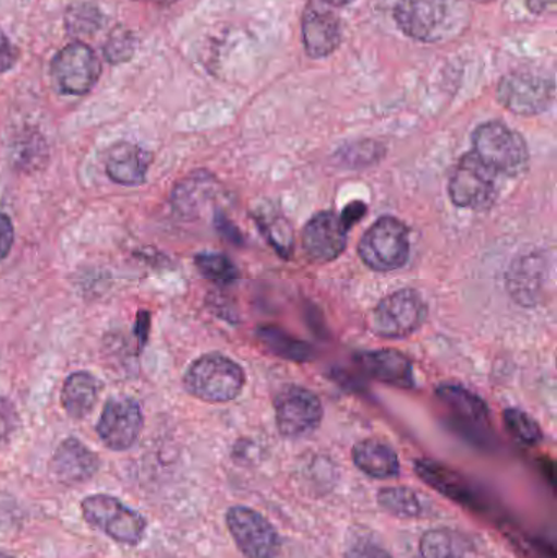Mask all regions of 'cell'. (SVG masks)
<instances>
[{"label": "cell", "mask_w": 557, "mask_h": 558, "mask_svg": "<svg viewBox=\"0 0 557 558\" xmlns=\"http://www.w3.org/2000/svg\"><path fill=\"white\" fill-rule=\"evenodd\" d=\"M245 374L231 357L209 353L193 361L183 377L186 392L209 403L238 399L244 389Z\"/></svg>", "instance_id": "obj_1"}, {"label": "cell", "mask_w": 557, "mask_h": 558, "mask_svg": "<svg viewBox=\"0 0 557 558\" xmlns=\"http://www.w3.org/2000/svg\"><path fill=\"white\" fill-rule=\"evenodd\" d=\"M473 153L497 175L519 177L529 167L525 140L499 121L481 124L474 131Z\"/></svg>", "instance_id": "obj_2"}, {"label": "cell", "mask_w": 557, "mask_h": 558, "mask_svg": "<svg viewBox=\"0 0 557 558\" xmlns=\"http://www.w3.org/2000/svg\"><path fill=\"white\" fill-rule=\"evenodd\" d=\"M363 264L375 271H395L404 267L411 254L409 229L392 216H383L363 234L359 244Z\"/></svg>", "instance_id": "obj_3"}, {"label": "cell", "mask_w": 557, "mask_h": 558, "mask_svg": "<svg viewBox=\"0 0 557 558\" xmlns=\"http://www.w3.org/2000/svg\"><path fill=\"white\" fill-rule=\"evenodd\" d=\"M82 514L92 527L126 546H136L146 533L147 523L143 514L131 510L110 495H92L85 498L82 501Z\"/></svg>", "instance_id": "obj_4"}, {"label": "cell", "mask_w": 557, "mask_h": 558, "mask_svg": "<svg viewBox=\"0 0 557 558\" xmlns=\"http://www.w3.org/2000/svg\"><path fill=\"white\" fill-rule=\"evenodd\" d=\"M428 307L414 289H401L386 295L372 315V328L388 340L411 337L427 320Z\"/></svg>", "instance_id": "obj_5"}, {"label": "cell", "mask_w": 557, "mask_h": 558, "mask_svg": "<svg viewBox=\"0 0 557 558\" xmlns=\"http://www.w3.org/2000/svg\"><path fill=\"white\" fill-rule=\"evenodd\" d=\"M451 203L458 208L484 211L497 198V173L474 153L461 157L448 183Z\"/></svg>", "instance_id": "obj_6"}, {"label": "cell", "mask_w": 557, "mask_h": 558, "mask_svg": "<svg viewBox=\"0 0 557 558\" xmlns=\"http://www.w3.org/2000/svg\"><path fill=\"white\" fill-rule=\"evenodd\" d=\"M226 524L239 550L247 558H277L281 539L274 524L247 507L229 508Z\"/></svg>", "instance_id": "obj_7"}, {"label": "cell", "mask_w": 557, "mask_h": 558, "mask_svg": "<svg viewBox=\"0 0 557 558\" xmlns=\"http://www.w3.org/2000/svg\"><path fill=\"white\" fill-rule=\"evenodd\" d=\"M323 403L316 393L300 386H288L275 399L278 432L284 438H304L319 428Z\"/></svg>", "instance_id": "obj_8"}, {"label": "cell", "mask_w": 557, "mask_h": 558, "mask_svg": "<svg viewBox=\"0 0 557 558\" xmlns=\"http://www.w3.org/2000/svg\"><path fill=\"white\" fill-rule=\"evenodd\" d=\"M101 64L97 54L84 43L65 46L52 59L51 75L56 87L65 95L88 94L97 84Z\"/></svg>", "instance_id": "obj_9"}, {"label": "cell", "mask_w": 557, "mask_h": 558, "mask_svg": "<svg viewBox=\"0 0 557 558\" xmlns=\"http://www.w3.org/2000/svg\"><path fill=\"white\" fill-rule=\"evenodd\" d=\"M497 98L512 113L535 117L555 100V84L532 72H513L500 81Z\"/></svg>", "instance_id": "obj_10"}, {"label": "cell", "mask_w": 557, "mask_h": 558, "mask_svg": "<svg viewBox=\"0 0 557 558\" xmlns=\"http://www.w3.org/2000/svg\"><path fill=\"white\" fill-rule=\"evenodd\" d=\"M144 418L140 403L130 397H113L105 403L97 435L111 451H126L140 438Z\"/></svg>", "instance_id": "obj_11"}, {"label": "cell", "mask_w": 557, "mask_h": 558, "mask_svg": "<svg viewBox=\"0 0 557 558\" xmlns=\"http://www.w3.org/2000/svg\"><path fill=\"white\" fill-rule=\"evenodd\" d=\"M451 0H399L395 19L399 28L417 41H437L450 22Z\"/></svg>", "instance_id": "obj_12"}, {"label": "cell", "mask_w": 557, "mask_h": 558, "mask_svg": "<svg viewBox=\"0 0 557 558\" xmlns=\"http://www.w3.org/2000/svg\"><path fill=\"white\" fill-rule=\"evenodd\" d=\"M349 231L337 213H317L303 229L304 252L314 264H329L346 251Z\"/></svg>", "instance_id": "obj_13"}, {"label": "cell", "mask_w": 557, "mask_h": 558, "mask_svg": "<svg viewBox=\"0 0 557 558\" xmlns=\"http://www.w3.org/2000/svg\"><path fill=\"white\" fill-rule=\"evenodd\" d=\"M342 39L340 19L323 0L307 3L303 16V41L311 58H326L339 48Z\"/></svg>", "instance_id": "obj_14"}, {"label": "cell", "mask_w": 557, "mask_h": 558, "mask_svg": "<svg viewBox=\"0 0 557 558\" xmlns=\"http://www.w3.org/2000/svg\"><path fill=\"white\" fill-rule=\"evenodd\" d=\"M100 468V459L84 442L68 438L58 446L51 459V474L65 485L90 481Z\"/></svg>", "instance_id": "obj_15"}, {"label": "cell", "mask_w": 557, "mask_h": 558, "mask_svg": "<svg viewBox=\"0 0 557 558\" xmlns=\"http://www.w3.org/2000/svg\"><path fill=\"white\" fill-rule=\"evenodd\" d=\"M150 162L153 156L143 147L131 143H117L108 149L105 157V172L118 185H143Z\"/></svg>", "instance_id": "obj_16"}, {"label": "cell", "mask_w": 557, "mask_h": 558, "mask_svg": "<svg viewBox=\"0 0 557 558\" xmlns=\"http://www.w3.org/2000/svg\"><path fill=\"white\" fill-rule=\"evenodd\" d=\"M356 363L366 374L388 386L412 389L415 384L414 366L404 353L398 350L363 351L356 356Z\"/></svg>", "instance_id": "obj_17"}, {"label": "cell", "mask_w": 557, "mask_h": 558, "mask_svg": "<svg viewBox=\"0 0 557 558\" xmlns=\"http://www.w3.org/2000/svg\"><path fill=\"white\" fill-rule=\"evenodd\" d=\"M415 472L419 477L431 485L434 490L440 492L444 497L464 505V507H476L477 500L473 488L468 484L463 475L455 472L453 469L440 464V462L431 461V459H417L414 462Z\"/></svg>", "instance_id": "obj_18"}, {"label": "cell", "mask_w": 557, "mask_h": 558, "mask_svg": "<svg viewBox=\"0 0 557 558\" xmlns=\"http://www.w3.org/2000/svg\"><path fill=\"white\" fill-rule=\"evenodd\" d=\"M353 462L356 468L373 478L398 477L401 472L398 454L391 446L378 439H363L353 448Z\"/></svg>", "instance_id": "obj_19"}, {"label": "cell", "mask_w": 557, "mask_h": 558, "mask_svg": "<svg viewBox=\"0 0 557 558\" xmlns=\"http://www.w3.org/2000/svg\"><path fill=\"white\" fill-rule=\"evenodd\" d=\"M422 558H480L476 544L450 527L427 531L421 539Z\"/></svg>", "instance_id": "obj_20"}, {"label": "cell", "mask_w": 557, "mask_h": 558, "mask_svg": "<svg viewBox=\"0 0 557 558\" xmlns=\"http://www.w3.org/2000/svg\"><path fill=\"white\" fill-rule=\"evenodd\" d=\"M437 397L464 425L476 426V428L489 425V409L486 402L471 390L457 384H445L438 387Z\"/></svg>", "instance_id": "obj_21"}, {"label": "cell", "mask_w": 557, "mask_h": 558, "mask_svg": "<svg viewBox=\"0 0 557 558\" xmlns=\"http://www.w3.org/2000/svg\"><path fill=\"white\" fill-rule=\"evenodd\" d=\"M215 192L216 180L209 173H192L173 190L172 206L180 215L192 218L205 208Z\"/></svg>", "instance_id": "obj_22"}, {"label": "cell", "mask_w": 557, "mask_h": 558, "mask_svg": "<svg viewBox=\"0 0 557 558\" xmlns=\"http://www.w3.org/2000/svg\"><path fill=\"white\" fill-rule=\"evenodd\" d=\"M98 390H100V386L92 374L85 373V371L72 373L62 387V407L72 418H85L97 403Z\"/></svg>", "instance_id": "obj_23"}, {"label": "cell", "mask_w": 557, "mask_h": 558, "mask_svg": "<svg viewBox=\"0 0 557 558\" xmlns=\"http://www.w3.org/2000/svg\"><path fill=\"white\" fill-rule=\"evenodd\" d=\"M257 335L270 353L277 354L283 360L310 361L313 357V348L310 344L291 337L280 328L267 325V327L258 328Z\"/></svg>", "instance_id": "obj_24"}, {"label": "cell", "mask_w": 557, "mask_h": 558, "mask_svg": "<svg viewBox=\"0 0 557 558\" xmlns=\"http://www.w3.org/2000/svg\"><path fill=\"white\" fill-rule=\"evenodd\" d=\"M378 504L383 510L402 520H412L422 514L421 498L408 487L382 488L378 494Z\"/></svg>", "instance_id": "obj_25"}, {"label": "cell", "mask_w": 557, "mask_h": 558, "mask_svg": "<svg viewBox=\"0 0 557 558\" xmlns=\"http://www.w3.org/2000/svg\"><path fill=\"white\" fill-rule=\"evenodd\" d=\"M199 274L219 288H229L239 279V270L231 258L215 252H203L195 257Z\"/></svg>", "instance_id": "obj_26"}, {"label": "cell", "mask_w": 557, "mask_h": 558, "mask_svg": "<svg viewBox=\"0 0 557 558\" xmlns=\"http://www.w3.org/2000/svg\"><path fill=\"white\" fill-rule=\"evenodd\" d=\"M504 423L510 435L525 446H536L543 441V432L538 423L520 409H507Z\"/></svg>", "instance_id": "obj_27"}, {"label": "cell", "mask_w": 557, "mask_h": 558, "mask_svg": "<svg viewBox=\"0 0 557 558\" xmlns=\"http://www.w3.org/2000/svg\"><path fill=\"white\" fill-rule=\"evenodd\" d=\"M258 225L262 226V231L267 235L268 242H271L278 252L290 254L291 247H293V238H291L290 225L284 221V218L267 216L265 221L258 219Z\"/></svg>", "instance_id": "obj_28"}, {"label": "cell", "mask_w": 557, "mask_h": 558, "mask_svg": "<svg viewBox=\"0 0 557 558\" xmlns=\"http://www.w3.org/2000/svg\"><path fill=\"white\" fill-rule=\"evenodd\" d=\"M133 36L126 29L117 28L105 45V56L110 62L126 61L133 54Z\"/></svg>", "instance_id": "obj_29"}, {"label": "cell", "mask_w": 557, "mask_h": 558, "mask_svg": "<svg viewBox=\"0 0 557 558\" xmlns=\"http://www.w3.org/2000/svg\"><path fill=\"white\" fill-rule=\"evenodd\" d=\"M19 425L15 407L5 397H0V442L5 441Z\"/></svg>", "instance_id": "obj_30"}, {"label": "cell", "mask_w": 557, "mask_h": 558, "mask_svg": "<svg viewBox=\"0 0 557 558\" xmlns=\"http://www.w3.org/2000/svg\"><path fill=\"white\" fill-rule=\"evenodd\" d=\"M13 241H15V232H13L12 221L9 216L0 213V262L9 257Z\"/></svg>", "instance_id": "obj_31"}, {"label": "cell", "mask_w": 557, "mask_h": 558, "mask_svg": "<svg viewBox=\"0 0 557 558\" xmlns=\"http://www.w3.org/2000/svg\"><path fill=\"white\" fill-rule=\"evenodd\" d=\"M16 62V48L9 38L0 32V74L10 71Z\"/></svg>", "instance_id": "obj_32"}, {"label": "cell", "mask_w": 557, "mask_h": 558, "mask_svg": "<svg viewBox=\"0 0 557 558\" xmlns=\"http://www.w3.org/2000/svg\"><path fill=\"white\" fill-rule=\"evenodd\" d=\"M346 558H392L382 547L375 544L360 543L347 553Z\"/></svg>", "instance_id": "obj_33"}, {"label": "cell", "mask_w": 557, "mask_h": 558, "mask_svg": "<svg viewBox=\"0 0 557 558\" xmlns=\"http://www.w3.org/2000/svg\"><path fill=\"white\" fill-rule=\"evenodd\" d=\"M150 327V315L149 312L141 311L137 314L136 325H134V335L137 337V343H140V350H143L147 343V337H149Z\"/></svg>", "instance_id": "obj_34"}, {"label": "cell", "mask_w": 557, "mask_h": 558, "mask_svg": "<svg viewBox=\"0 0 557 558\" xmlns=\"http://www.w3.org/2000/svg\"><path fill=\"white\" fill-rule=\"evenodd\" d=\"M366 206L363 205V203L356 202L352 203V205L347 206L346 209H343L342 219L343 222H346L347 228H352L355 222H359L360 219L363 218V215H365Z\"/></svg>", "instance_id": "obj_35"}, {"label": "cell", "mask_w": 557, "mask_h": 558, "mask_svg": "<svg viewBox=\"0 0 557 558\" xmlns=\"http://www.w3.org/2000/svg\"><path fill=\"white\" fill-rule=\"evenodd\" d=\"M526 5L532 12L542 13L545 12L548 7H552L556 0H525Z\"/></svg>", "instance_id": "obj_36"}, {"label": "cell", "mask_w": 557, "mask_h": 558, "mask_svg": "<svg viewBox=\"0 0 557 558\" xmlns=\"http://www.w3.org/2000/svg\"><path fill=\"white\" fill-rule=\"evenodd\" d=\"M324 3L330 7H342L347 5V3L352 2V0H323Z\"/></svg>", "instance_id": "obj_37"}, {"label": "cell", "mask_w": 557, "mask_h": 558, "mask_svg": "<svg viewBox=\"0 0 557 558\" xmlns=\"http://www.w3.org/2000/svg\"><path fill=\"white\" fill-rule=\"evenodd\" d=\"M154 2L162 3V5H169V3L177 2V0H154Z\"/></svg>", "instance_id": "obj_38"}, {"label": "cell", "mask_w": 557, "mask_h": 558, "mask_svg": "<svg viewBox=\"0 0 557 558\" xmlns=\"http://www.w3.org/2000/svg\"><path fill=\"white\" fill-rule=\"evenodd\" d=\"M0 558H13V557L7 556V554H0Z\"/></svg>", "instance_id": "obj_39"}, {"label": "cell", "mask_w": 557, "mask_h": 558, "mask_svg": "<svg viewBox=\"0 0 557 558\" xmlns=\"http://www.w3.org/2000/svg\"><path fill=\"white\" fill-rule=\"evenodd\" d=\"M477 2H491V0H477Z\"/></svg>", "instance_id": "obj_40"}]
</instances>
